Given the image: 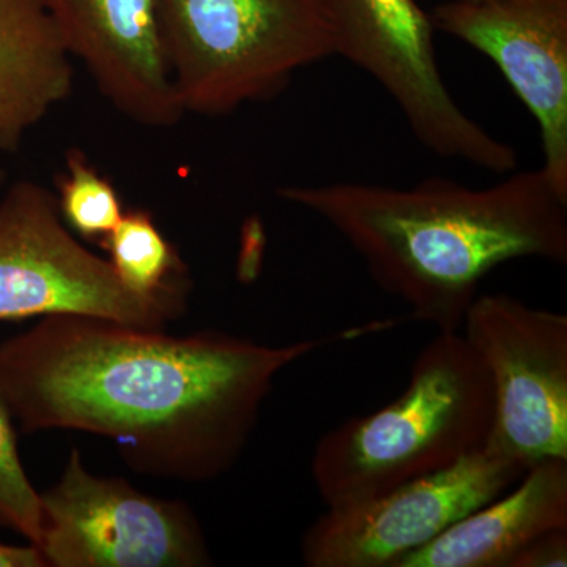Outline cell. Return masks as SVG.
<instances>
[{
	"label": "cell",
	"mask_w": 567,
	"mask_h": 567,
	"mask_svg": "<svg viewBox=\"0 0 567 567\" xmlns=\"http://www.w3.org/2000/svg\"><path fill=\"white\" fill-rule=\"evenodd\" d=\"M353 331L265 346L43 317L0 346V395L24 434L104 436L140 475L205 483L237 464L284 369Z\"/></svg>",
	"instance_id": "1"
},
{
	"label": "cell",
	"mask_w": 567,
	"mask_h": 567,
	"mask_svg": "<svg viewBox=\"0 0 567 567\" xmlns=\"http://www.w3.org/2000/svg\"><path fill=\"white\" fill-rule=\"evenodd\" d=\"M276 194L341 235L377 286L436 333L461 331L480 284L499 265L567 262V200L543 169L487 188L432 177L412 188L330 183Z\"/></svg>",
	"instance_id": "2"
},
{
	"label": "cell",
	"mask_w": 567,
	"mask_h": 567,
	"mask_svg": "<svg viewBox=\"0 0 567 567\" xmlns=\"http://www.w3.org/2000/svg\"><path fill=\"white\" fill-rule=\"evenodd\" d=\"M494 390L461 331L436 333L390 404L320 436L311 475L324 507L364 502L453 465L491 439Z\"/></svg>",
	"instance_id": "3"
},
{
	"label": "cell",
	"mask_w": 567,
	"mask_h": 567,
	"mask_svg": "<svg viewBox=\"0 0 567 567\" xmlns=\"http://www.w3.org/2000/svg\"><path fill=\"white\" fill-rule=\"evenodd\" d=\"M159 14L185 114L216 117L271 99L334 55L322 0H159Z\"/></svg>",
	"instance_id": "4"
},
{
	"label": "cell",
	"mask_w": 567,
	"mask_h": 567,
	"mask_svg": "<svg viewBox=\"0 0 567 567\" xmlns=\"http://www.w3.org/2000/svg\"><path fill=\"white\" fill-rule=\"evenodd\" d=\"M189 290L186 278L153 295L128 289L66 229L58 197L39 183H13L0 200V322L81 316L164 330L185 315Z\"/></svg>",
	"instance_id": "5"
},
{
	"label": "cell",
	"mask_w": 567,
	"mask_h": 567,
	"mask_svg": "<svg viewBox=\"0 0 567 567\" xmlns=\"http://www.w3.org/2000/svg\"><path fill=\"white\" fill-rule=\"evenodd\" d=\"M334 55L374 78L398 104L417 142L440 158L494 174L517 153L453 99L436 61L435 28L416 0H322Z\"/></svg>",
	"instance_id": "6"
},
{
	"label": "cell",
	"mask_w": 567,
	"mask_h": 567,
	"mask_svg": "<svg viewBox=\"0 0 567 567\" xmlns=\"http://www.w3.org/2000/svg\"><path fill=\"white\" fill-rule=\"evenodd\" d=\"M44 567H200L213 558L192 507L87 472L71 450L61 480L40 494Z\"/></svg>",
	"instance_id": "7"
},
{
	"label": "cell",
	"mask_w": 567,
	"mask_h": 567,
	"mask_svg": "<svg viewBox=\"0 0 567 567\" xmlns=\"http://www.w3.org/2000/svg\"><path fill=\"white\" fill-rule=\"evenodd\" d=\"M527 472L494 440L453 465L383 494L327 507L301 537L308 567H398Z\"/></svg>",
	"instance_id": "8"
},
{
	"label": "cell",
	"mask_w": 567,
	"mask_h": 567,
	"mask_svg": "<svg viewBox=\"0 0 567 567\" xmlns=\"http://www.w3.org/2000/svg\"><path fill=\"white\" fill-rule=\"evenodd\" d=\"M461 333L491 377V439L527 470L567 458V316L480 293Z\"/></svg>",
	"instance_id": "9"
},
{
	"label": "cell",
	"mask_w": 567,
	"mask_h": 567,
	"mask_svg": "<svg viewBox=\"0 0 567 567\" xmlns=\"http://www.w3.org/2000/svg\"><path fill=\"white\" fill-rule=\"evenodd\" d=\"M429 14L502 71L539 126L540 169L567 200V0H445Z\"/></svg>",
	"instance_id": "10"
},
{
	"label": "cell",
	"mask_w": 567,
	"mask_h": 567,
	"mask_svg": "<svg viewBox=\"0 0 567 567\" xmlns=\"http://www.w3.org/2000/svg\"><path fill=\"white\" fill-rule=\"evenodd\" d=\"M71 59L122 115L169 128L183 112L164 48L159 0H43Z\"/></svg>",
	"instance_id": "11"
},
{
	"label": "cell",
	"mask_w": 567,
	"mask_h": 567,
	"mask_svg": "<svg viewBox=\"0 0 567 567\" xmlns=\"http://www.w3.org/2000/svg\"><path fill=\"white\" fill-rule=\"evenodd\" d=\"M567 528V458H547L398 567H506L551 529Z\"/></svg>",
	"instance_id": "12"
},
{
	"label": "cell",
	"mask_w": 567,
	"mask_h": 567,
	"mask_svg": "<svg viewBox=\"0 0 567 567\" xmlns=\"http://www.w3.org/2000/svg\"><path fill=\"white\" fill-rule=\"evenodd\" d=\"M73 59L43 0H0V148L25 133L73 91Z\"/></svg>",
	"instance_id": "13"
},
{
	"label": "cell",
	"mask_w": 567,
	"mask_h": 567,
	"mask_svg": "<svg viewBox=\"0 0 567 567\" xmlns=\"http://www.w3.org/2000/svg\"><path fill=\"white\" fill-rule=\"evenodd\" d=\"M115 275L128 289L153 295L185 278V265L151 213H123L121 221L102 241Z\"/></svg>",
	"instance_id": "14"
},
{
	"label": "cell",
	"mask_w": 567,
	"mask_h": 567,
	"mask_svg": "<svg viewBox=\"0 0 567 567\" xmlns=\"http://www.w3.org/2000/svg\"><path fill=\"white\" fill-rule=\"evenodd\" d=\"M58 204L70 229L99 244L114 230L125 213L114 185L96 171L80 148L66 153L65 171L59 178Z\"/></svg>",
	"instance_id": "15"
},
{
	"label": "cell",
	"mask_w": 567,
	"mask_h": 567,
	"mask_svg": "<svg viewBox=\"0 0 567 567\" xmlns=\"http://www.w3.org/2000/svg\"><path fill=\"white\" fill-rule=\"evenodd\" d=\"M0 527L20 533L32 546L41 536V502L18 453L9 406L0 395Z\"/></svg>",
	"instance_id": "16"
},
{
	"label": "cell",
	"mask_w": 567,
	"mask_h": 567,
	"mask_svg": "<svg viewBox=\"0 0 567 567\" xmlns=\"http://www.w3.org/2000/svg\"><path fill=\"white\" fill-rule=\"evenodd\" d=\"M567 528L551 529L537 536L514 555L506 567H566Z\"/></svg>",
	"instance_id": "17"
},
{
	"label": "cell",
	"mask_w": 567,
	"mask_h": 567,
	"mask_svg": "<svg viewBox=\"0 0 567 567\" xmlns=\"http://www.w3.org/2000/svg\"><path fill=\"white\" fill-rule=\"evenodd\" d=\"M0 567H44L35 546H9L0 543Z\"/></svg>",
	"instance_id": "18"
},
{
	"label": "cell",
	"mask_w": 567,
	"mask_h": 567,
	"mask_svg": "<svg viewBox=\"0 0 567 567\" xmlns=\"http://www.w3.org/2000/svg\"><path fill=\"white\" fill-rule=\"evenodd\" d=\"M3 183V171L0 169V186H2Z\"/></svg>",
	"instance_id": "19"
},
{
	"label": "cell",
	"mask_w": 567,
	"mask_h": 567,
	"mask_svg": "<svg viewBox=\"0 0 567 567\" xmlns=\"http://www.w3.org/2000/svg\"><path fill=\"white\" fill-rule=\"evenodd\" d=\"M464 2H475V0H464Z\"/></svg>",
	"instance_id": "20"
}]
</instances>
